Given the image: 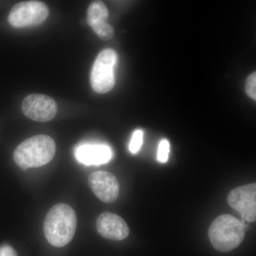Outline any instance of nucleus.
I'll return each instance as SVG.
<instances>
[{"instance_id":"nucleus-1","label":"nucleus","mask_w":256,"mask_h":256,"mask_svg":"<svg viewBox=\"0 0 256 256\" xmlns=\"http://www.w3.org/2000/svg\"><path fill=\"white\" fill-rule=\"evenodd\" d=\"M76 224V215L73 208L66 204H58L47 214L44 233L50 245L64 247L73 239Z\"/></svg>"},{"instance_id":"nucleus-2","label":"nucleus","mask_w":256,"mask_h":256,"mask_svg":"<svg viewBox=\"0 0 256 256\" xmlns=\"http://www.w3.org/2000/svg\"><path fill=\"white\" fill-rule=\"evenodd\" d=\"M54 140L46 134H38L23 141L15 149L13 158L22 170L48 164L55 156Z\"/></svg>"},{"instance_id":"nucleus-3","label":"nucleus","mask_w":256,"mask_h":256,"mask_svg":"<svg viewBox=\"0 0 256 256\" xmlns=\"http://www.w3.org/2000/svg\"><path fill=\"white\" fill-rule=\"evenodd\" d=\"M208 237L212 245L220 252H228L240 246L246 235L245 226L228 214L220 215L210 224Z\"/></svg>"},{"instance_id":"nucleus-4","label":"nucleus","mask_w":256,"mask_h":256,"mask_svg":"<svg viewBox=\"0 0 256 256\" xmlns=\"http://www.w3.org/2000/svg\"><path fill=\"white\" fill-rule=\"evenodd\" d=\"M117 63V54L114 50L107 48L102 50L94 62L90 74V82L94 92L106 94L114 88V69Z\"/></svg>"},{"instance_id":"nucleus-5","label":"nucleus","mask_w":256,"mask_h":256,"mask_svg":"<svg viewBox=\"0 0 256 256\" xmlns=\"http://www.w3.org/2000/svg\"><path fill=\"white\" fill-rule=\"evenodd\" d=\"M48 14V6L42 2H22L12 8L8 22L14 28H31L42 24Z\"/></svg>"},{"instance_id":"nucleus-6","label":"nucleus","mask_w":256,"mask_h":256,"mask_svg":"<svg viewBox=\"0 0 256 256\" xmlns=\"http://www.w3.org/2000/svg\"><path fill=\"white\" fill-rule=\"evenodd\" d=\"M227 202L229 206L236 210L246 222L249 223L256 222V183L234 188L228 194Z\"/></svg>"},{"instance_id":"nucleus-7","label":"nucleus","mask_w":256,"mask_h":256,"mask_svg":"<svg viewBox=\"0 0 256 256\" xmlns=\"http://www.w3.org/2000/svg\"><path fill=\"white\" fill-rule=\"evenodd\" d=\"M22 110L32 120L45 122L54 118L57 114V105L50 96L33 94L24 99Z\"/></svg>"},{"instance_id":"nucleus-8","label":"nucleus","mask_w":256,"mask_h":256,"mask_svg":"<svg viewBox=\"0 0 256 256\" xmlns=\"http://www.w3.org/2000/svg\"><path fill=\"white\" fill-rule=\"evenodd\" d=\"M89 186L96 196L105 203H112L118 198L120 186L117 178L105 171H97L89 176Z\"/></svg>"},{"instance_id":"nucleus-9","label":"nucleus","mask_w":256,"mask_h":256,"mask_svg":"<svg viewBox=\"0 0 256 256\" xmlns=\"http://www.w3.org/2000/svg\"><path fill=\"white\" fill-rule=\"evenodd\" d=\"M98 232L104 238L114 240H122L129 235V227L120 216L104 212L96 222Z\"/></svg>"},{"instance_id":"nucleus-10","label":"nucleus","mask_w":256,"mask_h":256,"mask_svg":"<svg viewBox=\"0 0 256 256\" xmlns=\"http://www.w3.org/2000/svg\"><path fill=\"white\" fill-rule=\"evenodd\" d=\"M112 156L110 146L104 144H82L75 150L76 160L87 166L106 164Z\"/></svg>"},{"instance_id":"nucleus-11","label":"nucleus","mask_w":256,"mask_h":256,"mask_svg":"<svg viewBox=\"0 0 256 256\" xmlns=\"http://www.w3.org/2000/svg\"><path fill=\"white\" fill-rule=\"evenodd\" d=\"M108 10L105 4L100 1H96L89 5L87 11V22L90 26L99 22L107 21Z\"/></svg>"},{"instance_id":"nucleus-12","label":"nucleus","mask_w":256,"mask_h":256,"mask_svg":"<svg viewBox=\"0 0 256 256\" xmlns=\"http://www.w3.org/2000/svg\"><path fill=\"white\" fill-rule=\"evenodd\" d=\"M94 32L104 41L110 40L114 36V28L107 21L99 22L92 26Z\"/></svg>"},{"instance_id":"nucleus-13","label":"nucleus","mask_w":256,"mask_h":256,"mask_svg":"<svg viewBox=\"0 0 256 256\" xmlns=\"http://www.w3.org/2000/svg\"><path fill=\"white\" fill-rule=\"evenodd\" d=\"M143 143V132L141 130H137L133 132L129 150L132 154H136L140 150Z\"/></svg>"},{"instance_id":"nucleus-14","label":"nucleus","mask_w":256,"mask_h":256,"mask_svg":"<svg viewBox=\"0 0 256 256\" xmlns=\"http://www.w3.org/2000/svg\"><path fill=\"white\" fill-rule=\"evenodd\" d=\"M170 154V142L166 140H162L158 146V160L162 163L168 161Z\"/></svg>"},{"instance_id":"nucleus-15","label":"nucleus","mask_w":256,"mask_h":256,"mask_svg":"<svg viewBox=\"0 0 256 256\" xmlns=\"http://www.w3.org/2000/svg\"><path fill=\"white\" fill-rule=\"evenodd\" d=\"M246 92L247 95L252 98V100H256V73L254 72L250 74L246 82L245 86Z\"/></svg>"},{"instance_id":"nucleus-16","label":"nucleus","mask_w":256,"mask_h":256,"mask_svg":"<svg viewBox=\"0 0 256 256\" xmlns=\"http://www.w3.org/2000/svg\"><path fill=\"white\" fill-rule=\"evenodd\" d=\"M0 256H18L14 248L8 244L0 246Z\"/></svg>"}]
</instances>
